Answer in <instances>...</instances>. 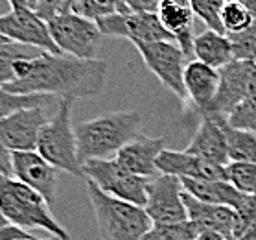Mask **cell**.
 <instances>
[{"instance_id":"6da1fadb","label":"cell","mask_w":256,"mask_h":240,"mask_svg":"<svg viewBox=\"0 0 256 240\" xmlns=\"http://www.w3.org/2000/svg\"><path fill=\"white\" fill-rule=\"evenodd\" d=\"M109 65L104 59H80L41 52L18 61L15 80L4 87L15 94H52L58 98H92L105 87Z\"/></svg>"},{"instance_id":"7a4b0ae2","label":"cell","mask_w":256,"mask_h":240,"mask_svg":"<svg viewBox=\"0 0 256 240\" xmlns=\"http://www.w3.org/2000/svg\"><path fill=\"white\" fill-rule=\"evenodd\" d=\"M140 122V111L128 109L105 113L90 120L74 124L78 157L82 164L90 159H111L116 155L120 148L138 135Z\"/></svg>"},{"instance_id":"3957f363","label":"cell","mask_w":256,"mask_h":240,"mask_svg":"<svg viewBox=\"0 0 256 240\" xmlns=\"http://www.w3.org/2000/svg\"><path fill=\"white\" fill-rule=\"evenodd\" d=\"M0 211L22 229H44L52 236L70 240L68 231L54 218L50 203L41 194L13 176L0 174Z\"/></svg>"},{"instance_id":"277c9868","label":"cell","mask_w":256,"mask_h":240,"mask_svg":"<svg viewBox=\"0 0 256 240\" xmlns=\"http://www.w3.org/2000/svg\"><path fill=\"white\" fill-rule=\"evenodd\" d=\"M87 194L104 240H142L153 225L144 207L112 198L87 179Z\"/></svg>"},{"instance_id":"5b68a950","label":"cell","mask_w":256,"mask_h":240,"mask_svg":"<svg viewBox=\"0 0 256 240\" xmlns=\"http://www.w3.org/2000/svg\"><path fill=\"white\" fill-rule=\"evenodd\" d=\"M76 100L61 98L52 118H48L46 124L39 131L37 139V152L46 159L56 168L63 170L70 176L85 177L83 164L78 157V142L76 131L72 124V107Z\"/></svg>"},{"instance_id":"8992f818","label":"cell","mask_w":256,"mask_h":240,"mask_svg":"<svg viewBox=\"0 0 256 240\" xmlns=\"http://www.w3.org/2000/svg\"><path fill=\"white\" fill-rule=\"evenodd\" d=\"M83 174H85V179H90L100 190H104L112 198L138 205V207H144L148 201V188L152 179L126 170L114 157L85 161Z\"/></svg>"},{"instance_id":"52a82bcc","label":"cell","mask_w":256,"mask_h":240,"mask_svg":"<svg viewBox=\"0 0 256 240\" xmlns=\"http://www.w3.org/2000/svg\"><path fill=\"white\" fill-rule=\"evenodd\" d=\"M48 30L61 54L80 59H96L104 34L92 19L76 13H59L48 21Z\"/></svg>"},{"instance_id":"ba28073f","label":"cell","mask_w":256,"mask_h":240,"mask_svg":"<svg viewBox=\"0 0 256 240\" xmlns=\"http://www.w3.org/2000/svg\"><path fill=\"white\" fill-rule=\"evenodd\" d=\"M144 65L153 72L164 89L175 94L182 106L188 104L186 89L182 83V72L188 58L175 41H155V43H133Z\"/></svg>"},{"instance_id":"9c48e42d","label":"cell","mask_w":256,"mask_h":240,"mask_svg":"<svg viewBox=\"0 0 256 240\" xmlns=\"http://www.w3.org/2000/svg\"><path fill=\"white\" fill-rule=\"evenodd\" d=\"M100 32L104 36L124 37L131 43H155V41H175L174 36L166 32L157 12H128L111 13L96 21Z\"/></svg>"},{"instance_id":"30bf717a","label":"cell","mask_w":256,"mask_h":240,"mask_svg":"<svg viewBox=\"0 0 256 240\" xmlns=\"http://www.w3.org/2000/svg\"><path fill=\"white\" fill-rule=\"evenodd\" d=\"M252 94H256V63L247 59H232L220 69V87L208 113L227 117L234 107Z\"/></svg>"},{"instance_id":"8fae6325","label":"cell","mask_w":256,"mask_h":240,"mask_svg":"<svg viewBox=\"0 0 256 240\" xmlns=\"http://www.w3.org/2000/svg\"><path fill=\"white\" fill-rule=\"evenodd\" d=\"M0 34L13 43L41 48L44 52L61 54L50 36L48 23L28 6L15 8L0 15Z\"/></svg>"},{"instance_id":"7c38bea8","label":"cell","mask_w":256,"mask_h":240,"mask_svg":"<svg viewBox=\"0 0 256 240\" xmlns=\"http://www.w3.org/2000/svg\"><path fill=\"white\" fill-rule=\"evenodd\" d=\"M182 183L179 177L160 174L150 181L144 209L153 223H174L188 220L182 201Z\"/></svg>"},{"instance_id":"4fadbf2b","label":"cell","mask_w":256,"mask_h":240,"mask_svg":"<svg viewBox=\"0 0 256 240\" xmlns=\"http://www.w3.org/2000/svg\"><path fill=\"white\" fill-rule=\"evenodd\" d=\"M12 168L15 179L37 190L50 205L56 201L59 187V168L48 163L37 150L12 152Z\"/></svg>"},{"instance_id":"5bb4252c","label":"cell","mask_w":256,"mask_h":240,"mask_svg":"<svg viewBox=\"0 0 256 240\" xmlns=\"http://www.w3.org/2000/svg\"><path fill=\"white\" fill-rule=\"evenodd\" d=\"M182 201L186 207L188 220L196 223L199 231H214L227 240H236L244 234L242 220L232 207L206 203L188 192H182Z\"/></svg>"},{"instance_id":"9a60e30c","label":"cell","mask_w":256,"mask_h":240,"mask_svg":"<svg viewBox=\"0 0 256 240\" xmlns=\"http://www.w3.org/2000/svg\"><path fill=\"white\" fill-rule=\"evenodd\" d=\"M46 107H28L0 118V142L10 152L35 150L39 131L46 124Z\"/></svg>"},{"instance_id":"2e32d148","label":"cell","mask_w":256,"mask_h":240,"mask_svg":"<svg viewBox=\"0 0 256 240\" xmlns=\"http://www.w3.org/2000/svg\"><path fill=\"white\" fill-rule=\"evenodd\" d=\"M223 124H225V115H216V113L201 115V124L184 152L198 155L208 163L227 166L228 152Z\"/></svg>"},{"instance_id":"e0dca14e","label":"cell","mask_w":256,"mask_h":240,"mask_svg":"<svg viewBox=\"0 0 256 240\" xmlns=\"http://www.w3.org/2000/svg\"><path fill=\"white\" fill-rule=\"evenodd\" d=\"M157 170L160 174H170L175 177L188 179H227L225 166L208 163L204 159L188 152L166 150L164 148L157 157Z\"/></svg>"},{"instance_id":"ac0fdd59","label":"cell","mask_w":256,"mask_h":240,"mask_svg":"<svg viewBox=\"0 0 256 240\" xmlns=\"http://www.w3.org/2000/svg\"><path fill=\"white\" fill-rule=\"evenodd\" d=\"M166 146V137H148L136 135L133 141L118 150L114 155L124 168L136 176L152 177L157 172V157Z\"/></svg>"},{"instance_id":"d6986e66","label":"cell","mask_w":256,"mask_h":240,"mask_svg":"<svg viewBox=\"0 0 256 240\" xmlns=\"http://www.w3.org/2000/svg\"><path fill=\"white\" fill-rule=\"evenodd\" d=\"M182 83L186 89L188 102L194 104L196 111L199 115L208 113L220 87V71L198 59H188L182 72Z\"/></svg>"},{"instance_id":"ffe728a7","label":"cell","mask_w":256,"mask_h":240,"mask_svg":"<svg viewBox=\"0 0 256 240\" xmlns=\"http://www.w3.org/2000/svg\"><path fill=\"white\" fill-rule=\"evenodd\" d=\"M180 183H182V190L194 198L206 201V203L227 205V207H232L234 211L245 199V194L240 192L227 179H188V177H182Z\"/></svg>"},{"instance_id":"44dd1931","label":"cell","mask_w":256,"mask_h":240,"mask_svg":"<svg viewBox=\"0 0 256 240\" xmlns=\"http://www.w3.org/2000/svg\"><path fill=\"white\" fill-rule=\"evenodd\" d=\"M194 59L220 71L234 59L232 43L227 34L206 28L194 37Z\"/></svg>"},{"instance_id":"7402d4cb","label":"cell","mask_w":256,"mask_h":240,"mask_svg":"<svg viewBox=\"0 0 256 240\" xmlns=\"http://www.w3.org/2000/svg\"><path fill=\"white\" fill-rule=\"evenodd\" d=\"M223 131L227 139L228 163H256V133L232 128L227 122V117Z\"/></svg>"},{"instance_id":"603a6c76","label":"cell","mask_w":256,"mask_h":240,"mask_svg":"<svg viewBox=\"0 0 256 240\" xmlns=\"http://www.w3.org/2000/svg\"><path fill=\"white\" fill-rule=\"evenodd\" d=\"M41 52H44V50L13 41L2 45L0 47V87H4V85L15 80V71H17L18 61L37 58Z\"/></svg>"},{"instance_id":"cb8c5ba5","label":"cell","mask_w":256,"mask_h":240,"mask_svg":"<svg viewBox=\"0 0 256 240\" xmlns=\"http://www.w3.org/2000/svg\"><path fill=\"white\" fill-rule=\"evenodd\" d=\"M59 100L61 98L52 94H15L6 87H0V118L28 107H56Z\"/></svg>"},{"instance_id":"d4e9b609","label":"cell","mask_w":256,"mask_h":240,"mask_svg":"<svg viewBox=\"0 0 256 240\" xmlns=\"http://www.w3.org/2000/svg\"><path fill=\"white\" fill-rule=\"evenodd\" d=\"M199 229L190 220L174 223H153L142 240H198Z\"/></svg>"},{"instance_id":"484cf974","label":"cell","mask_w":256,"mask_h":240,"mask_svg":"<svg viewBox=\"0 0 256 240\" xmlns=\"http://www.w3.org/2000/svg\"><path fill=\"white\" fill-rule=\"evenodd\" d=\"M254 21V15L236 0H225L222 10V26L227 36L247 30Z\"/></svg>"},{"instance_id":"4316f807","label":"cell","mask_w":256,"mask_h":240,"mask_svg":"<svg viewBox=\"0 0 256 240\" xmlns=\"http://www.w3.org/2000/svg\"><path fill=\"white\" fill-rule=\"evenodd\" d=\"M194 17H198L208 30L223 32L222 26V10L225 0H188Z\"/></svg>"},{"instance_id":"83f0119b","label":"cell","mask_w":256,"mask_h":240,"mask_svg":"<svg viewBox=\"0 0 256 240\" xmlns=\"http://www.w3.org/2000/svg\"><path fill=\"white\" fill-rule=\"evenodd\" d=\"M227 181H230L240 192H256V163H228L225 166Z\"/></svg>"},{"instance_id":"f1b7e54d","label":"cell","mask_w":256,"mask_h":240,"mask_svg":"<svg viewBox=\"0 0 256 240\" xmlns=\"http://www.w3.org/2000/svg\"><path fill=\"white\" fill-rule=\"evenodd\" d=\"M227 122L232 128L256 133V94L245 98L227 115Z\"/></svg>"},{"instance_id":"f546056e","label":"cell","mask_w":256,"mask_h":240,"mask_svg":"<svg viewBox=\"0 0 256 240\" xmlns=\"http://www.w3.org/2000/svg\"><path fill=\"white\" fill-rule=\"evenodd\" d=\"M228 39L232 43L234 59H247L256 63V17L249 28L228 36Z\"/></svg>"},{"instance_id":"4dcf8cb0","label":"cell","mask_w":256,"mask_h":240,"mask_svg":"<svg viewBox=\"0 0 256 240\" xmlns=\"http://www.w3.org/2000/svg\"><path fill=\"white\" fill-rule=\"evenodd\" d=\"M240 220H242V227H244V233L247 229H250L252 225H256V192L254 194H245L244 203L240 205L238 209Z\"/></svg>"},{"instance_id":"1f68e13d","label":"cell","mask_w":256,"mask_h":240,"mask_svg":"<svg viewBox=\"0 0 256 240\" xmlns=\"http://www.w3.org/2000/svg\"><path fill=\"white\" fill-rule=\"evenodd\" d=\"M30 238H35V236L30 234L26 229L15 225V223L0 225V240H30Z\"/></svg>"},{"instance_id":"d6a6232c","label":"cell","mask_w":256,"mask_h":240,"mask_svg":"<svg viewBox=\"0 0 256 240\" xmlns=\"http://www.w3.org/2000/svg\"><path fill=\"white\" fill-rule=\"evenodd\" d=\"M0 174H6V176H13L12 168V152L8 150L2 142H0Z\"/></svg>"},{"instance_id":"836d02e7","label":"cell","mask_w":256,"mask_h":240,"mask_svg":"<svg viewBox=\"0 0 256 240\" xmlns=\"http://www.w3.org/2000/svg\"><path fill=\"white\" fill-rule=\"evenodd\" d=\"M198 240H227V238L222 236V234L214 233V231H199Z\"/></svg>"},{"instance_id":"e575fe53","label":"cell","mask_w":256,"mask_h":240,"mask_svg":"<svg viewBox=\"0 0 256 240\" xmlns=\"http://www.w3.org/2000/svg\"><path fill=\"white\" fill-rule=\"evenodd\" d=\"M236 240H256V225H252L250 229H247L242 236H238Z\"/></svg>"},{"instance_id":"d590c367","label":"cell","mask_w":256,"mask_h":240,"mask_svg":"<svg viewBox=\"0 0 256 240\" xmlns=\"http://www.w3.org/2000/svg\"><path fill=\"white\" fill-rule=\"evenodd\" d=\"M236 2L244 4V6L247 8V10H249V12L256 17V0H236Z\"/></svg>"},{"instance_id":"8d00e7d4","label":"cell","mask_w":256,"mask_h":240,"mask_svg":"<svg viewBox=\"0 0 256 240\" xmlns=\"http://www.w3.org/2000/svg\"><path fill=\"white\" fill-rule=\"evenodd\" d=\"M8 4L12 6V10H15V8H24V6H28V0H8Z\"/></svg>"},{"instance_id":"74e56055","label":"cell","mask_w":256,"mask_h":240,"mask_svg":"<svg viewBox=\"0 0 256 240\" xmlns=\"http://www.w3.org/2000/svg\"><path fill=\"white\" fill-rule=\"evenodd\" d=\"M6 43H10V39H8V37H4L2 34H0V47H2V45H6Z\"/></svg>"},{"instance_id":"f35d334b","label":"cell","mask_w":256,"mask_h":240,"mask_svg":"<svg viewBox=\"0 0 256 240\" xmlns=\"http://www.w3.org/2000/svg\"><path fill=\"white\" fill-rule=\"evenodd\" d=\"M172 2H177V4H184V6H190L188 0H172Z\"/></svg>"},{"instance_id":"ab89813d","label":"cell","mask_w":256,"mask_h":240,"mask_svg":"<svg viewBox=\"0 0 256 240\" xmlns=\"http://www.w3.org/2000/svg\"><path fill=\"white\" fill-rule=\"evenodd\" d=\"M30 240H61L58 236H50V238H30Z\"/></svg>"}]
</instances>
